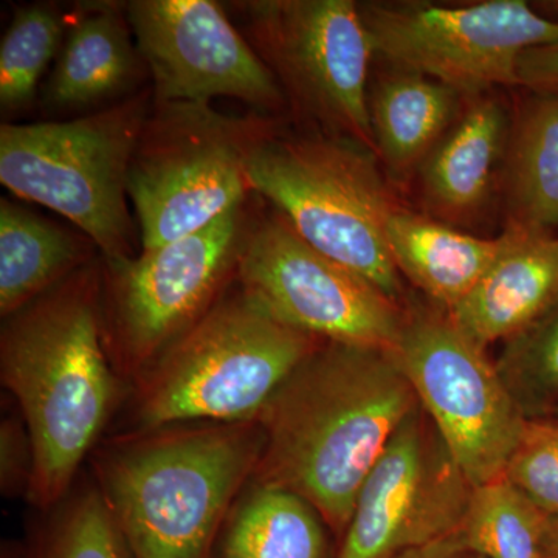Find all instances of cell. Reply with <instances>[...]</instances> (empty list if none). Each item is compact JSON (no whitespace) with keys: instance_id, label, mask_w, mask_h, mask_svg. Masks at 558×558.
Here are the masks:
<instances>
[{"instance_id":"cell-1","label":"cell","mask_w":558,"mask_h":558,"mask_svg":"<svg viewBox=\"0 0 558 558\" xmlns=\"http://www.w3.org/2000/svg\"><path fill=\"white\" fill-rule=\"evenodd\" d=\"M416 407L391 349L323 341L259 414L255 478L295 492L341 538L366 476Z\"/></svg>"},{"instance_id":"cell-2","label":"cell","mask_w":558,"mask_h":558,"mask_svg":"<svg viewBox=\"0 0 558 558\" xmlns=\"http://www.w3.org/2000/svg\"><path fill=\"white\" fill-rule=\"evenodd\" d=\"M0 377L35 450L28 501L60 502L116 407L102 319V258L3 318Z\"/></svg>"},{"instance_id":"cell-3","label":"cell","mask_w":558,"mask_h":558,"mask_svg":"<svg viewBox=\"0 0 558 558\" xmlns=\"http://www.w3.org/2000/svg\"><path fill=\"white\" fill-rule=\"evenodd\" d=\"M258 421L135 433L102 453L100 492L132 558H208L264 451Z\"/></svg>"},{"instance_id":"cell-4","label":"cell","mask_w":558,"mask_h":558,"mask_svg":"<svg viewBox=\"0 0 558 558\" xmlns=\"http://www.w3.org/2000/svg\"><path fill=\"white\" fill-rule=\"evenodd\" d=\"M322 343L279 322L240 284L231 286L201 322L138 374L137 433L258 421L279 387Z\"/></svg>"},{"instance_id":"cell-5","label":"cell","mask_w":558,"mask_h":558,"mask_svg":"<svg viewBox=\"0 0 558 558\" xmlns=\"http://www.w3.org/2000/svg\"><path fill=\"white\" fill-rule=\"evenodd\" d=\"M153 102L148 86L78 119L2 123L0 182L70 220L102 260L134 258L128 179Z\"/></svg>"},{"instance_id":"cell-6","label":"cell","mask_w":558,"mask_h":558,"mask_svg":"<svg viewBox=\"0 0 558 558\" xmlns=\"http://www.w3.org/2000/svg\"><path fill=\"white\" fill-rule=\"evenodd\" d=\"M248 180L307 244L405 304L387 238L396 205L377 154L322 132L277 131L253 153Z\"/></svg>"},{"instance_id":"cell-7","label":"cell","mask_w":558,"mask_h":558,"mask_svg":"<svg viewBox=\"0 0 558 558\" xmlns=\"http://www.w3.org/2000/svg\"><path fill=\"white\" fill-rule=\"evenodd\" d=\"M279 131L274 117L227 116L205 102H153L128 194L142 252L197 233L248 201V161Z\"/></svg>"},{"instance_id":"cell-8","label":"cell","mask_w":558,"mask_h":558,"mask_svg":"<svg viewBox=\"0 0 558 558\" xmlns=\"http://www.w3.org/2000/svg\"><path fill=\"white\" fill-rule=\"evenodd\" d=\"M259 215L248 201L208 227L134 258L102 260V319L121 368L142 374L236 281Z\"/></svg>"},{"instance_id":"cell-9","label":"cell","mask_w":558,"mask_h":558,"mask_svg":"<svg viewBox=\"0 0 558 558\" xmlns=\"http://www.w3.org/2000/svg\"><path fill=\"white\" fill-rule=\"evenodd\" d=\"M244 13L248 43L286 101L322 134L377 154L369 116L373 46L352 0H255Z\"/></svg>"},{"instance_id":"cell-10","label":"cell","mask_w":558,"mask_h":558,"mask_svg":"<svg viewBox=\"0 0 558 558\" xmlns=\"http://www.w3.org/2000/svg\"><path fill=\"white\" fill-rule=\"evenodd\" d=\"M473 486L506 475L527 418L486 348L439 306H407L391 349Z\"/></svg>"},{"instance_id":"cell-11","label":"cell","mask_w":558,"mask_h":558,"mask_svg":"<svg viewBox=\"0 0 558 558\" xmlns=\"http://www.w3.org/2000/svg\"><path fill=\"white\" fill-rule=\"evenodd\" d=\"M359 9L374 57L439 81L464 101L497 86H519L521 54L558 44V20L524 0L366 2Z\"/></svg>"},{"instance_id":"cell-12","label":"cell","mask_w":558,"mask_h":558,"mask_svg":"<svg viewBox=\"0 0 558 558\" xmlns=\"http://www.w3.org/2000/svg\"><path fill=\"white\" fill-rule=\"evenodd\" d=\"M238 284L290 328L332 343L392 349L405 304L307 244L279 215L258 216Z\"/></svg>"},{"instance_id":"cell-13","label":"cell","mask_w":558,"mask_h":558,"mask_svg":"<svg viewBox=\"0 0 558 558\" xmlns=\"http://www.w3.org/2000/svg\"><path fill=\"white\" fill-rule=\"evenodd\" d=\"M473 488L417 403L360 488L336 558H396L458 534Z\"/></svg>"},{"instance_id":"cell-14","label":"cell","mask_w":558,"mask_h":558,"mask_svg":"<svg viewBox=\"0 0 558 558\" xmlns=\"http://www.w3.org/2000/svg\"><path fill=\"white\" fill-rule=\"evenodd\" d=\"M126 13L154 101L233 98L267 117L288 106L274 73L215 0H131Z\"/></svg>"},{"instance_id":"cell-15","label":"cell","mask_w":558,"mask_h":558,"mask_svg":"<svg viewBox=\"0 0 558 558\" xmlns=\"http://www.w3.org/2000/svg\"><path fill=\"white\" fill-rule=\"evenodd\" d=\"M70 20L44 90L47 109L100 110L138 92L146 68L128 21L126 2L81 3Z\"/></svg>"},{"instance_id":"cell-16","label":"cell","mask_w":558,"mask_h":558,"mask_svg":"<svg viewBox=\"0 0 558 558\" xmlns=\"http://www.w3.org/2000/svg\"><path fill=\"white\" fill-rule=\"evenodd\" d=\"M508 231V247L449 312L486 349L512 339L558 304V238Z\"/></svg>"},{"instance_id":"cell-17","label":"cell","mask_w":558,"mask_h":558,"mask_svg":"<svg viewBox=\"0 0 558 558\" xmlns=\"http://www.w3.org/2000/svg\"><path fill=\"white\" fill-rule=\"evenodd\" d=\"M509 119L501 102L484 95L440 138L418 167L428 207L450 222H462L486 204L492 178L508 150Z\"/></svg>"},{"instance_id":"cell-18","label":"cell","mask_w":558,"mask_h":558,"mask_svg":"<svg viewBox=\"0 0 558 558\" xmlns=\"http://www.w3.org/2000/svg\"><path fill=\"white\" fill-rule=\"evenodd\" d=\"M387 238L400 277L447 312L472 292L509 244L508 230L484 240L399 207L389 215Z\"/></svg>"},{"instance_id":"cell-19","label":"cell","mask_w":558,"mask_h":558,"mask_svg":"<svg viewBox=\"0 0 558 558\" xmlns=\"http://www.w3.org/2000/svg\"><path fill=\"white\" fill-rule=\"evenodd\" d=\"M81 231L64 229L31 208L0 201V315L22 307L57 288L98 258Z\"/></svg>"},{"instance_id":"cell-20","label":"cell","mask_w":558,"mask_h":558,"mask_svg":"<svg viewBox=\"0 0 558 558\" xmlns=\"http://www.w3.org/2000/svg\"><path fill=\"white\" fill-rule=\"evenodd\" d=\"M461 95L439 81L396 70L369 92L377 156L396 175L418 170L425 157L457 123Z\"/></svg>"},{"instance_id":"cell-21","label":"cell","mask_w":558,"mask_h":558,"mask_svg":"<svg viewBox=\"0 0 558 558\" xmlns=\"http://www.w3.org/2000/svg\"><path fill=\"white\" fill-rule=\"evenodd\" d=\"M325 520L295 492L253 476L216 539L215 558H336Z\"/></svg>"},{"instance_id":"cell-22","label":"cell","mask_w":558,"mask_h":558,"mask_svg":"<svg viewBox=\"0 0 558 558\" xmlns=\"http://www.w3.org/2000/svg\"><path fill=\"white\" fill-rule=\"evenodd\" d=\"M510 128L506 161L508 229H558V89H529Z\"/></svg>"},{"instance_id":"cell-23","label":"cell","mask_w":558,"mask_h":558,"mask_svg":"<svg viewBox=\"0 0 558 558\" xmlns=\"http://www.w3.org/2000/svg\"><path fill=\"white\" fill-rule=\"evenodd\" d=\"M548 520L545 510L501 476L473 488L458 537L484 558H543Z\"/></svg>"},{"instance_id":"cell-24","label":"cell","mask_w":558,"mask_h":558,"mask_svg":"<svg viewBox=\"0 0 558 558\" xmlns=\"http://www.w3.org/2000/svg\"><path fill=\"white\" fill-rule=\"evenodd\" d=\"M68 21L57 7L28 3L14 9L0 43V108L14 113L28 108L44 72L58 58Z\"/></svg>"},{"instance_id":"cell-25","label":"cell","mask_w":558,"mask_h":558,"mask_svg":"<svg viewBox=\"0 0 558 558\" xmlns=\"http://www.w3.org/2000/svg\"><path fill=\"white\" fill-rule=\"evenodd\" d=\"M497 368L527 421L558 410V304L505 341Z\"/></svg>"},{"instance_id":"cell-26","label":"cell","mask_w":558,"mask_h":558,"mask_svg":"<svg viewBox=\"0 0 558 558\" xmlns=\"http://www.w3.org/2000/svg\"><path fill=\"white\" fill-rule=\"evenodd\" d=\"M36 558H132L100 488L76 495L47 531Z\"/></svg>"},{"instance_id":"cell-27","label":"cell","mask_w":558,"mask_h":558,"mask_svg":"<svg viewBox=\"0 0 558 558\" xmlns=\"http://www.w3.org/2000/svg\"><path fill=\"white\" fill-rule=\"evenodd\" d=\"M505 476L548 515H558V425L556 422L527 421Z\"/></svg>"},{"instance_id":"cell-28","label":"cell","mask_w":558,"mask_h":558,"mask_svg":"<svg viewBox=\"0 0 558 558\" xmlns=\"http://www.w3.org/2000/svg\"><path fill=\"white\" fill-rule=\"evenodd\" d=\"M35 450L22 416H7L0 424V490L3 497L31 494Z\"/></svg>"},{"instance_id":"cell-29","label":"cell","mask_w":558,"mask_h":558,"mask_svg":"<svg viewBox=\"0 0 558 558\" xmlns=\"http://www.w3.org/2000/svg\"><path fill=\"white\" fill-rule=\"evenodd\" d=\"M519 86L558 89V44L524 51L517 64Z\"/></svg>"},{"instance_id":"cell-30","label":"cell","mask_w":558,"mask_h":558,"mask_svg":"<svg viewBox=\"0 0 558 558\" xmlns=\"http://www.w3.org/2000/svg\"><path fill=\"white\" fill-rule=\"evenodd\" d=\"M396 558H484L481 554L470 549L458 537V534L451 537L439 539L424 548L413 549L410 553L402 554Z\"/></svg>"},{"instance_id":"cell-31","label":"cell","mask_w":558,"mask_h":558,"mask_svg":"<svg viewBox=\"0 0 558 558\" xmlns=\"http://www.w3.org/2000/svg\"><path fill=\"white\" fill-rule=\"evenodd\" d=\"M542 549L543 558H558V515H549Z\"/></svg>"},{"instance_id":"cell-32","label":"cell","mask_w":558,"mask_h":558,"mask_svg":"<svg viewBox=\"0 0 558 558\" xmlns=\"http://www.w3.org/2000/svg\"><path fill=\"white\" fill-rule=\"evenodd\" d=\"M2 558H24L21 556L20 550L11 548V546H3Z\"/></svg>"},{"instance_id":"cell-33","label":"cell","mask_w":558,"mask_h":558,"mask_svg":"<svg viewBox=\"0 0 558 558\" xmlns=\"http://www.w3.org/2000/svg\"><path fill=\"white\" fill-rule=\"evenodd\" d=\"M556 424L558 425V410L556 411Z\"/></svg>"}]
</instances>
